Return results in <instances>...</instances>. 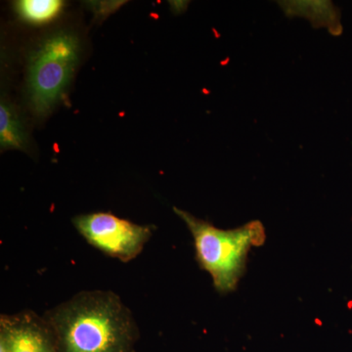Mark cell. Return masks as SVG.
Here are the masks:
<instances>
[{
	"label": "cell",
	"mask_w": 352,
	"mask_h": 352,
	"mask_svg": "<svg viewBox=\"0 0 352 352\" xmlns=\"http://www.w3.org/2000/svg\"><path fill=\"white\" fill-rule=\"evenodd\" d=\"M66 352H117L131 330V312L115 294L85 292L48 314Z\"/></svg>",
	"instance_id": "6da1fadb"
},
{
	"label": "cell",
	"mask_w": 352,
	"mask_h": 352,
	"mask_svg": "<svg viewBox=\"0 0 352 352\" xmlns=\"http://www.w3.org/2000/svg\"><path fill=\"white\" fill-rule=\"evenodd\" d=\"M175 212L188 226L198 263L210 273L217 291L222 295L235 291L245 274L249 252L265 242L263 224L254 220L238 228L222 230L179 208H175Z\"/></svg>",
	"instance_id": "7a4b0ae2"
},
{
	"label": "cell",
	"mask_w": 352,
	"mask_h": 352,
	"mask_svg": "<svg viewBox=\"0 0 352 352\" xmlns=\"http://www.w3.org/2000/svg\"><path fill=\"white\" fill-rule=\"evenodd\" d=\"M78 59L76 36L60 32L41 44L29 66L30 102L39 116L51 112L61 98Z\"/></svg>",
	"instance_id": "3957f363"
},
{
	"label": "cell",
	"mask_w": 352,
	"mask_h": 352,
	"mask_svg": "<svg viewBox=\"0 0 352 352\" xmlns=\"http://www.w3.org/2000/svg\"><path fill=\"white\" fill-rule=\"evenodd\" d=\"M74 226L90 245L124 263L136 258L152 235L149 226L107 212L80 215L74 219Z\"/></svg>",
	"instance_id": "277c9868"
},
{
	"label": "cell",
	"mask_w": 352,
	"mask_h": 352,
	"mask_svg": "<svg viewBox=\"0 0 352 352\" xmlns=\"http://www.w3.org/2000/svg\"><path fill=\"white\" fill-rule=\"evenodd\" d=\"M43 319L32 314L1 317V339L8 352H53Z\"/></svg>",
	"instance_id": "5b68a950"
},
{
	"label": "cell",
	"mask_w": 352,
	"mask_h": 352,
	"mask_svg": "<svg viewBox=\"0 0 352 352\" xmlns=\"http://www.w3.org/2000/svg\"><path fill=\"white\" fill-rule=\"evenodd\" d=\"M0 144L2 149H23L25 146L19 116L12 105L4 100L0 104Z\"/></svg>",
	"instance_id": "8992f818"
},
{
	"label": "cell",
	"mask_w": 352,
	"mask_h": 352,
	"mask_svg": "<svg viewBox=\"0 0 352 352\" xmlns=\"http://www.w3.org/2000/svg\"><path fill=\"white\" fill-rule=\"evenodd\" d=\"M63 4L59 0H22L16 6L23 19L34 24H43L56 17Z\"/></svg>",
	"instance_id": "52a82bcc"
},
{
	"label": "cell",
	"mask_w": 352,
	"mask_h": 352,
	"mask_svg": "<svg viewBox=\"0 0 352 352\" xmlns=\"http://www.w3.org/2000/svg\"><path fill=\"white\" fill-rule=\"evenodd\" d=\"M0 352H8V349L3 339L0 340Z\"/></svg>",
	"instance_id": "ba28073f"
}]
</instances>
